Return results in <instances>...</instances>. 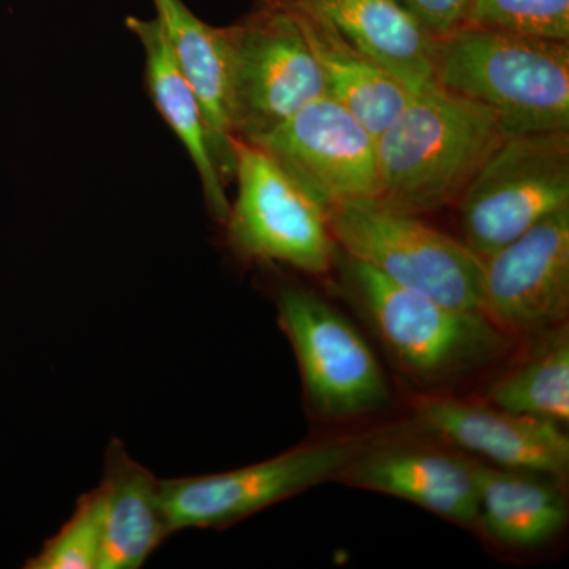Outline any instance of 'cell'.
Returning <instances> with one entry per match:
<instances>
[{
    "label": "cell",
    "mask_w": 569,
    "mask_h": 569,
    "mask_svg": "<svg viewBox=\"0 0 569 569\" xmlns=\"http://www.w3.org/2000/svg\"><path fill=\"white\" fill-rule=\"evenodd\" d=\"M467 24L535 39L569 40V0H471Z\"/></svg>",
    "instance_id": "7402d4cb"
},
{
    "label": "cell",
    "mask_w": 569,
    "mask_h": 569,
    "mask_svg": "<svg viewBox=\"0 0 569 569\" xmlns=\"http://www.w3.org/2000/svg\"><path fill=\"white\" fill-rule=\"evenodd\" d=\"M103 507L100 569H137L171 537L162 501V479L138 463L114 438L104 452L99 485Z\"/></svg>",
    "instance_id": "2e32d148"
},
{
    "label": "cell",
    "mask_w": 569,
    "mask_h": 569,
    "mask_svg": "<svg viewBox=\"0 0 569 569\" xmlns=\"http://www.w3.org/2000/svg\"><path fill=\"white\" fill-rule=\"evenodd\" d=\"M290 14L316 56L328 96L353 112L373 137L385 132L415 92L323 21Z\"/></svg>",
    "instance_id": "ac0fdd59"
},
{
    "label": "cell",
    "mask_w": 569,
    "mask_h": 569,
    "mask_svg": "<svg viewBox=\"0 0 569 569\" xmlns=\"http://www.w3.org/2000/svg\"><path fill=\"white\" fill-rule=\"evenodd\" d=\"M231 58V132L252 141L328 96L316 56L283 10L253 7L228 26Z\"/></svg>",
    "instance_id": "52a82bcc"
},
{
    "label": "cell",
    "mask_w": 569,
    "mask_h": 569,
    "mask_svg": "<svg viewBox=\"0 0 569 569\" xmlns=\"http://www.w3.org/2000/svg\"><path fill=\"white\" fill-rule=\"evenodd\" d=\"M323 21L413 92L433 84V40L392 0H257Z\"/></svg>",
    "instance_id": "5bb4252c"
},
{
    "label": "cell",
    "mask_w": 569,
    "mask_h": 569,
    "mask_svg": "<svg viewBox=\"0 0 569 569\" xmlns=\"http://www.w3.org/2000/svg\"><path fill=\"white\" fill-rule=\"evenodd\" d=\"M323 206L378 194L377 138L331 96L252 140Z\"/></svg>",
    "instance_id": "30bf717a"
},
{
    "label": "cell",
    "mask_w": 569,
    "mask_h": 569,
    "mask_svg": "<svg viewBox=\"0 0 569 569\" xmlns=\"http://www.w3.org/2000/svg\"><path fill=\"white\" fill-rule=\"evenodd\" d=\"M568 522V501L548 475L478 463V523L501 545H546Z\"/></svg>",
    "instance_id": "d6986e66"
},
{
    "label": "cell",
    "mask_w": 569,
    "mask_h": 569,
    "mask_svg": "<svg viewBox=\"0 0 569 569\" xmlns=\"http://www.w3.org/2000/svg\"><path fill=\"white\" fill-rule=\"evenodd\" d=\"M509 137L488 108L433 82L415 92L377 137L376 200L410 216L458 204L468 183Z\"/></svg>",
    "instance_id": "6da1fadb"
},
{
    "label": "cell",
    "mask_w": 569,
    "mask_h": 569,
    "mask_svg": "<svg viewBox=\"0 0 569 569\" xmlns=\"http://www.w3.org/2000/svg\"><path fill=\"white\" fill-rule=\"evenodd\" d=\"M355 298L381 342L410 376L443 381L488 365L507 337L485 312L451 309L348 260Z\"/></svg>",
    "instance_id": "277c9868"
},
{
    "label": "cell",
    "mask_w": 569,
    "mask_h": 569,
    "mask_svg": "<svg viewBox=\"0 0 569 569\" xmlns=\"http://www.w3.org/2000/svg\"><path fill=\"white\" fill-rule=\"evenodd\" d=\"M392 2L432 39H440L466 26L471 6V0H392Z\"/></svg>",
    "instance_id": "603a6c76"
},
{
    "label": "cell",
    "mask_w": 569,
    "mask_h": 569,
    "mask_svg": "<svg viewBox=\"0 0 569 569\" xmlns=\"http://www.w3.org/2000/svg\"><path fill=\"white\" fill-rule=\"evenodd\" d=\"M339 481L387 493L462 526L478 523V462L425 447L362 449Z\"/></svg>",
    "instance_id": "4fadbf2b"
},
{
    "label": "cell",
    "mask_w": 569,
    "mask_h": 569,
    "mask_svg": "<svg viewBox=\"0 0 569 569\" xmlns=\"http://www.w3.org/2000/svg\"><path fill=\"white\" fill-rule=\"evenodd\" d=\"M463 242L485 260L569 206V130L511 134L458 201Z\"/></svg>",
    "instance_id": "5b68a950"
},
{
    "label": "cell",
    "mask_w": 569,
    "mask_h": 569,
    "mask_svg": "<svg viewBox=\"0 0 569 569\" xmlns=\"http://www.w3.org/2000/svg\"><path fill=\"white\" fill-rule=\"evenodd\" d=\"M126 26L144 50V82L153 107L182 142L197 168L209 212L224 224L231 203L224 192L227 183L213 156L200 100L176 63L160 22L156 18L127 17Z\"/></svg>",
    "instance_id": "e0dca14e"
},
{
    "label": "cell",
    "mask_w": 569,
    "mask_h": 569,
    "mask_svg": "<svg viewBox=\"0 0 569 569\" xmlns=\"http://www.w3.org/2000/svg\"><path fill=\"white\" fill-rule=\"evenodd\" d=\"M277 312L313 413L343 421L388 402V381L377 356L339 310L312 291L284 287L277 295Z\"/></svg>",
    "instance_id": "ba28073f"
},
{
    "label": "cell",
    "mask_w": 569,
    "mask_h": 569,
    "mask_svg": "<svg viewBox=\"0 0 569 569\" xmlns=\"http://www.w3.org/2000/svg\"><path fill=\"white\" fill-rule=\"evenodd\" d=\"M531 353L490 388V403L512 413L567 425L569 336L563 326L545 332Z\"/></svg>",
    "instance_id": "ffe728a7"
},
{
    "label": "cell",
    "mask_w": 569,
    "mask_h": 569,
    "mask_svg": "<svg viewBox=\"0 0 569 569\" xmlns=\"http://www.w3.org/2000/svg\"><path fill=\"white\" fill-rule=\"evenodd\" d=\"M433 81L488 108L511 134L569 130V40L466 24L433 40Z\"/></svg>",
    "instance_id": "7a4b0ae2"
},
{
    "label": "cell",
    "mask_w": 569,
    "mask_h": 569,
    "mask_svg": "<svg viewBox=\"0 0 569 569\" xmlns=\"http://www.w3.org/2000/svg\"><path fill=\"white\" fill-rule=\"evenodd\" d=\"M326 217L351 260L451 309L485 312L482 261L466 242L373 198L331 206Z\"/></svg>",
    "instance_id": "3957f363"
},
{
    "label": "cell",
    "mask_w": 569,
    "mask_h": 569,
    "mask_svg": "<svg viewBox=\"0 0 569 569\" xmlns=\"http://www.w3.org/2000/svg\"><path fill=\"white\" fill-rule=\"evenodd\" d=\"M481 261L493 323L522 335L559 328L569 312V206Z\"/></svg>",
    "instance_id": "8fae6325"
},
{
    "label": "cell",
    "mask_w": 569,
    "mask_h": 569,
    "mask_svg": "<svg viewBox=\"0 0 569 569\" xmlns=\"http://www.w3.org/2000/svg\"><path fill=\"white\" fill-rule=\"evenodd\" d=\"M103 556V507L99 486L78 498L73 515L26 569H100Z\"/></svg>",
    "instance_id": "44dd1931"
},
{
    "label": "cell",
    "mask_w": 569,
    "mask_h": 569,
    "mask_svg": "<svg viewBox=\"0 0 569 569\" xmlns=\"http://www.w3.org/2000/svg\"><path fill=\"white\" fill-rule=\"evenodd\" d=\"M238 197L230 206L228 241L247 260L325 274L336 241L326 209L260 146L234 140Z\"/></svg>",
    "instance_id": "8992f818"
},
{
    "label": "cell",
    "mask_w": 569,
    "mask_h": 569,
    "mask_svg": "<svg viewBox=\"0 0 569 569\" xmlns=\"http://www.w3.org/2000/svg\"><path fill=\"white\" fill-rule=\"evenodd\" d=\"M415 426L449 447L508 470L563 477L569 438L560 425L496 406L433 399L415 411Z\"/></svg>",
    "instance_id": "7c38bea8"
},
{
    "label": "cell",
    "mask_w": 569,
    "mask_h": 569,
    "mask_svg": "<svg viewBox=\"0 0 569 569\" xmlns=\"http://www.w3.org/2000/svg\"><path fill=\"white\" fill-rule=\"evenodd\" d=\"M152 3L171 54L200 100L213 156L227 183L234 176V137L231 132L233 58L228 29L208 24L183 0H152Z\"/></svg>",
    "instance_id": "9a60e30c"
},
{
    "label": "cell",
    "mask_w": 569,
    "mask_h": 569,
    "mask_svg": "<svg viewBox=\"0 0 569 569\" xmlns=\"http://www.w3.org/2000/svg\"><path fill=\"white\" fill-rule=\"evenodd\" d=\"M366 448L359 438L320 441L264 462L223 473L162 479V501L173 533L222 529L254 512L339 477Z\"/></svg>",
    "instance_id": "9c48e42d"
}]
</instances>
